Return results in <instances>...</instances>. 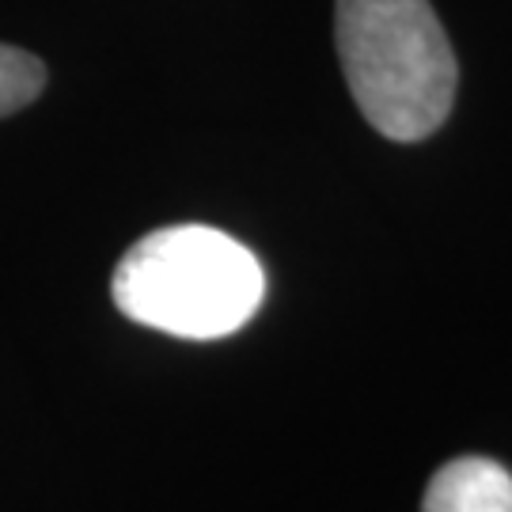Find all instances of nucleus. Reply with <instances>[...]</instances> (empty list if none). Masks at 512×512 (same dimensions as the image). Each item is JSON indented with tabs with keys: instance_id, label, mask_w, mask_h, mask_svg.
Wrapping results in <instances>:
<instances>
[{
	"instance_id": "7ed1b4c3",
	"label": "nucleus",
	"mask_w": 512,
	"mask_h": 512,
	"mask_svg": "<svg viewBox=\"0 0 512 512\" xmlns=\"http://www.w3.org/2000/svg\"><path fill=\"white\" fill-rule=\"evenodd\" d=\"M421 512H512V475L494 459H452L429 478Z\"/></svg>"
},
{
	"instance_id": "f03ea898",
	"label": "nucleus",
	"mask_w": 512,
	"mask_h": 512,
	"mask_svg": "<svg viewBox=\"0 0 512 512\" xmlns=\"http://www.w3.org/2000/svg\"><path fill=\"white\" fill-rule=\"evenodd\" d=\"M110 296L141 327L213 342L251 323L266 296V274L228 232L175 224L129 247L114 266Z\"/></svg>"
},
{
	"instance_id": "20e7f679",
	"label": "nucleus",
	"mask_w": 512,
	"mask_h": 512,
	"mask_svg": "<svg viewBox=\"0 0 512 512\" xmlns=\"http://www.w3.org/2000/svg\"><path fill=\"white\" fill-rule=\"evenodd\" d=\"M46 88V65L35 54L0 42V118L31 107Z\"/></svg>"
},
{
	"instance_id": "f257e3e1",
	"label": "nucleus",
	"mask_w": 512,
	"mask_h": 512,
	"mask_svg": "<svg viewBox=\"0 0 512 512\" xmlns=\"http://www.w3.org/2000/svg\"><path fill=\"white\" fill-rule=\"evenodd\" d=\"M334 38L349 95L391 141H425L456 103V54L429 0H338Z\"/></svg>"
}]
</instances>
